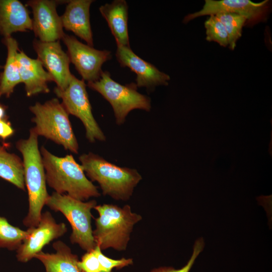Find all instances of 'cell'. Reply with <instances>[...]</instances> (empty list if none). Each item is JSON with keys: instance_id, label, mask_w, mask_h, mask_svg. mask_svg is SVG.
Returning a JSON list of instances; mask_svg holds the SVG:
<instances>
[{"instance_id": "cell-13", "label": "cell", "mask_w": 272, "mask_h": 272, "mask_svg": "<svg viewBox=\"0 0 272 272\" xmlns=\"http://www.w3.org/2000/svg\"><path fill=\"white\" fill-rule=\"evenodd\" d=\"M33 46L37 58L52 76L56 87L61 90H65L73 75L69 68V56L62 50L59 41L42 42L35 39Z\"/></svg>"}, {"instance_id": "cell-8", "label": "cell", "mask_w": 272, "mask_h": 272, "mask_svg": "<svg viewBox=\"0 0 272 272\" xmlns=\"http://www.w3.org/2000/svg\"><path fill=\"white\" fill-rule=\"evenodd\" d=\"M54 92L62 99L61 103L67 113L81 120L85 128L86 138L90 143L105 141L106 137L93 115L83 80H79L73 75L65 90H61L56 87Z\"/></svg>"}, {"instance_id": "cell-25", "label": "cell", "mask_w": 272, "mask_h": 272, "mask_svg": "<svg viewBox=\"0 0 272 272\" xmlns=\"http://www.w3.org/2000/svg\"><path fill=\"white\" fill-rule=\"evenodd\" d=\"M94 249L100 262L102 272H112L113 268H121L133 263L131 258H122L120 259H113L105 256L102 253V250L97 245Z\"/></svg>"}, {"instance_id": "cell-18", "label": "cell", "mask_w": 272, "mask_h": 272, "mask_svg": "<svg viewBox=\"0 0 272 272\" xmlns=\"http://www.w3.org/2000/svg\"><path fill=\"white\" fill-rule=\"evenodd\" d=\"M128 5L125 0H114L99 7L117 45L130 47L128 32Z\"/></svg>"}, {"instance_id": "cell-20", "label": "cell", "mask_w": 272, "mask_h": 272, "mask_svg": "<svg viewBox=\"0 0 272 272\" xmlns=\"http://www.w3.org/2000/svg\"><path fill=\"white\" fill-rule=\"evenodd\" d=\"M2 41L7 49V57L0 74V98H9L15 87L22 83L17 58L19 49L18 42L12 36L4 37Z\"/></svg>"}, {"instance_id": "cell-27", "label": "cell", "mask_w": 272, "mask_h": 272, "mask_svg": "<svg viewBox=\"0 0 272 272\" xmlns=\"http://www.w3.org/2000/svg\"><path fill=\"white\" fill-rule=\"evenodd\" d=\"M78 266L82 272H102L94 249L82 256L81 260L78 262Z\"/></svg>"}, {"instance_id": "cell-7", "label": "cell", "mask_w": 272, "mask_h": 272, "mask_svg": "<svg viewBox=\"0 0 272 272\" xmlns=\"http://www.w3.org/2000/svg\"><path fill=\"white\" fill-rule=\"evenodd\" d=\"M87 86L100 93L110 104L118 125L124 123L132 110H151L150 98L138 92L135 83L120 84L111 78L108 72L102 71L98 80L88 83Z\"/></svg>"}, {"instance_id": "cell-1", "label": "cell", "mask_w": 272, "mask_h": 272, "mask_svg": "<svg viewBox=\"0 0 272 272\" xmlns=\"http://www.w3.org/2000/svg\"><path fill=\"white\" fill-rule=\"evenodd\" d=\"M40 153L48 185L59 194L85 201L100 196L97 187L86 177L81 165L72 155L57 157L41 147Z\"/></svg>"}, {"instance_id": "cell-23", "label": "cell", "mask_w": 272, "mask_h": 272, "mask_svg": "<svg viewBox=\"0 0 272 272\" xmlns=\"http://www.w3.org/2000/svg\"><path fill=\"white\" fill-rule=\"evenodd\" d=\"M224 25L228 36L229 48L234 50L237 41L241 37L242 28L246 24L245 17L229 12H220L215 14Z\"/></svg>"}, {"instance_id": "cell-6", "label": "cell", "mask_w": 272, "mask_h": 272, "mask_svg": "<svg viewBox=\"0 0 272 272\" xmlns=\"http://www.w3.org/2000/svg\"><path fill=\"white\" fill-rule=\"evenodd\" d=\"M45 205L55 212H61L68 220L72 229L70 236L72 243L79 244L87 252L95 248L91 212L97 205L95 200L85 202L67 194L54 192L49 196Z\"/></svg>"}, {"instance_id": "cell-29", "label": "cell", "mask_w": 272, "mask_h": 272, "mask_svg": "<svg viewBox=\"0 0 272 272\" xmlns=\"http://www.w3.org/2000/svg\"><path fill=\"white\" fill-rule=\"evenodd\" d=\"M7 106L0 102V120L8 118L7 114Z\"/></svg>"}, {"instance_id": "cell-4", "label": "cell", "mask_w": 272, "mask_h": 272, "mask_svg": "<svg viewBox=\"0 0 272 272\" xmlns=\"http://www.w3.org/2000/svg\"><path fill=\"white\" fill-rule=\"evenodd\" d=\"M99 217L95 219L96 228L93 235L101 250L112 248L118 251L126 249L134 225L142 216L131 212L126 205L121 208L112 204L96 205Z\"/></svg>"}, {"instance_id": "cell-17", "label": "cell", "mask_w": 272, "mask_h": 272, "mask_svg": "<svg viewBox=\"0 0 272 272\" xmlns=\"http://www.w3.org/2000/svg\"><path fill=\"white\" fill-rule=\"evenodd\" d=\"M32 30V19L26 6L18 0H0V34Z\"/></svg>"}, {"instance_id": "cell-24", "label": "cell", "mask_w": 272, "mask_h": 272, "mask_svg": "<svg viewBox=\"0 0 272 272\" xmlns=\"http://www.w3.org/2000/svg\"><path fill=\"white\" fill-rule=\"evenodd\" d=\"M206 40L214 41L221 46H228V36L223 24L215 15H210L205 22Z\"/></svg>"}, {"instance_id": "cell-3", "label": "cell", "mask_w": 272, "mask_h": 272, "mask_svg": "<svg viewBox=\"0 0 272 272\" xmlns=\"http://www.w3.org/2000/svg\"><path fill=\"white\" fill-rule=\"evenodd\" d=\"M79 159L87 176L98 183L103 194L116 200H128L142 179L137 169L118 166L92 152Z\"/></svg>"}, {"instance_id": "cell-14", "label": "cell", "mask_w": 272, "mask_h": 272, "mask_svg": "<svg viewBox=\"0 0 272 272\" xmlns=\"http://www.w3.org/2000/svg\"><path fill=\"white\" fill-rule=\"evenodd\" d=\"M121 66L127 67L137 75V87L152 91L158 86L168 85L170 76L135 54L130 47L117 45L115 54Z\"/></svg>"}, {"instance_id": "cell-21", "label": "cell", "mask_w": 272, "mask_h": 272, "mask_svg": "<svg viewBox=\"0 0 272 272\" xmlns=\"http://www.w3.org/2000/svg\"><path fill=\"white\" fill-rule=\"evenodd\" d=\"M10 145L0 144V177L25 190L23 160L14 153L7 151Z\"/></svg>"}, {"instance_id": "cell-19", "label": "cell", "mask_w": 272, "mask_h": 272, "mask_svg": "<svg viewBox=\"0 0 272 272\" xmlns=\"http://www.w3.org/2000/svg\"><path fill=\"white\" fill-rule=\"evenodd\" d=\"M52 246L55 253L41 251L34 256L43 264L45 272H82L78 266L77 255L67 245L59 240L54 242Z\"/></svg>"}, {"instance_id": "cell-9", "label": "cell", "mask_w": 272, "mask_h": 272, "mask_svg": "<svg viewBox=\"0 0 272 272\" xmlns=\"http://www.w3.org/2000/svg\"><path fill=\"white\" fill-rule=\"evenodd\" d=\"M61 39L67 47L70 62L75 65L82 80L88 83L98 80L102 72V65L112 57L111 51L95 49L65 33Z\"/></svg>"}, {"instance_id": "cell-12", "label": "cell", "mask_w": 272, "mask_h": 272, "mask_svg": "<svg viewBox=\"0 0 272 272\" xmlns=\"http://www.w3.org/2000/svg\"><path fill=\"white\" fill-rule=\"evenodd\" d=\"M59 1L30 0L26 6L32 9V30L35 35L42 42H53L62 39L65 33L60 19L56 12Z\"/></svg>"}, {"instance_id": "cell-11", "label": "cell", "mask_w": 272, "mask_h": 272, "mask_svg": "<svg viewBox=\"0 0 272 272\" xmlns=\"http://www.w3.org/2000/svg\"><path fill=\"white\" fill-rule=\"evenodd\" d=\"M269 4L268 0L259 3L249 0H206L200 10L186 16L183 22L186 23L200 16L215 15L220 12H229L245 17L246 24L253 25L265 20Z\"/></svg>"}, {"instance_id": "cell-16", "label": "cell", "mask_w": 272, "mask_h": 272, "mask_svg": "<svg viewBox=\"0 0 272 272\" xmlns=\"http://www.w3.org/2000/svg\"><path fill=\"white\" fill-rule=\"evenodd\" d=\"M92 0H71L67 2L60 16L63 28L73 32L93 47V33L90 21V8Z\"/></svg>"}, {"instance_id": "cell-26", "label": "cell", "mask_w": 272, "mask_h": 272, "mask_svg": "<svg viewBox=\"0 0 272 272\" xmlns=\"http://www.w3.org/2000/svg\"><path fill=\"white\" fill-rule=\"evenodd\" d=\"M204 246L205 243L202 238H199L195 242L192 254L187 264L182 268L175 269L172 267H161L152 270L151 272H189L195 259L202 251Z\"/></svg>"}, {"instance_id": "cell-22", "label": "cell", "mask_w": 272, "mask_h": 272, "mask_svg": "<svg viewBox=\"0 0 272 272\" xmlns=\"http://www.w3.org/2000/svg\"><path fill=\"white\" fill-rule=\"evenodd\" d=\"M28 235L27 230L13 226L6 218L0 216V248L17 250Z\"/></svg>"}, {"instance_id": "cell-5", "label": "cell", "mask_w": 272, "mask_h": 272, "mask_svg": "<svg viewBox=\"0 0 272 272\" xmlns=\"http://www.w3.org/2000/svg\"><path fill=\"white\" fill-rule=\"evenodd\" d=\"M29 109L34 115L32 121L37 134L62 146L64 149L78 154L79 144L74 133L69 115L62 103L56 98L43 104L36 103Z\"/></svg>"}, {"instance_id": "cell-28", "label": "cell", "mask_w": 272, "mask_h": 272, "mask_svg": "<svg viewBox=\"0 0 272 272\" xmlns=\"http://www.w3.org/2000/svg\"><path fill=\"white\" fill-rule=\"evenodd\" d=\"M15 130L8 118L0 120V139L5 141L13 136Z\"/></svg>"}, {"instance_id": "cell-15", "label": "cell", "mask_w": 272, "mask_h": 272, "mask_svg": "<svg viewBox=\"0 0 272 272\" xmlns=\"http://www.w3.org/2000/svg\"><path fill=\"white\" fill-rule=\"evenodd\" d=\"M22 83L25 85L26 95L31 97L40 93L49 92L48 83L53 78L46 71L41 61L27 55L19 50L17 55Z\"/></svg>"}, {"instance_id": "cell-2", "label": "cell", "mask_w": 272, "mask_h": 272, "mask_svg": "<svg viewBox=\"0 0 272 272\" xmlns=\"http://www.w3.org/2000/svg\"><path fill=\"white\" fill-rule=\"evenodd\" d=\"M27 139L16 143V148L23 156L25 184L27 189L29 211L23 220V224L29 228L39 224L42 210L49 195L46 189L45 172L40 151L38 149V137L33 128L30 130Z\"/></svg>"}, {"instance_id": "cell-10", "label": "cell", "mask_w": 272, "mask_h": 272, "mask_svg": "<svg viewBox=\"0 0 272 272\" xmlns=\"http://www.w3.org/2000/svg\"><path fill=\"white\" fill-rule=\"evenodd\" d=\"M27 231V237L17 249V259L22 262H28L49 242L63 235L67 227L63 223L57 224L51 214L46 211L42 213L38 225L29 228Z\"/></svg>"}]
</instances>
